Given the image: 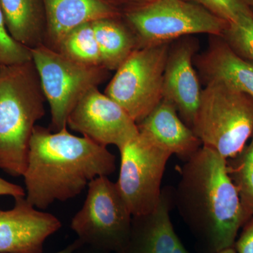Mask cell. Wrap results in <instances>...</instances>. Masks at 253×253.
I'll list each match as a JSON object with an SVG mask.
<instances>
[{
	"instance_id": "6da1fadb",
	"label": "cell",
	"mask_w": 253,
	"mask_h": 253,
	"mask_svg": "<svg viewBox=\"0 0 253 253\" xmlns=\"http://www.w3.org/2000/svg\"><path fill=\"white\" fill-rule=\"evenodd\" d=\"M174 204L194 236L201 253L234 247L249 220L227 163L217 151L202 146L179 169Z\"/></svg>"
},
{
	"instance_id": "7a4b0ae2",
	"label": "cell",
	"mask_w": 253,
	"mask_h": 253,
	"mask_svg": "<svg viewBox=\"0 0 253 253\" xmlns=\"http://www.w3.org/2000/svg\"><path fill=\"white\" fill-rule=\"evenodd\" d=\"M115 155L86 136L73 135L67 128L52 131L33 129L26 172V198L38 210L72 199L98 176L116 171Z\"/></svg>"
},
{
	"instance_id": "3957f363",
	"label": "cell",
	"mask_w": 253,
	"mask_h": 253,
	"mask_svg": "<svg viewBox=\"0 0 253 253\" xmlns=\"http://www.w3.org/2000/svg\"><path fill=\"white\" fill-rule=\"evenodd\" d=\"M46 99L33 60L0 66V169L23 176L36 123Z\"/></svg>"
},
{
	"instance_id": "277c9868",
	"label": "cell",
	"mask_w": 253,
	"mask_h": 253,
	"mask_svg": "<svg viewBox=\"0 0 253 253\" xmlns=\"http://www.w3.org/2000/svg\"><path fill=\"white\" fill-rule=\"evenodd\" d=\"M205 84L191 129L203 146L231 159L253 136V98L224 82Z\"/></svg>"
},
{
	"instance_id": "5b68a950",
	"label": "cell",
	"mask_w": 253,
	"mask_h": 253,
	"mask_svg": "<svg viewBox=\"0 0 253 253\" xmlns=\"http://www.w3.org/2000/svg\"><path fill=\"white\" fill-rule=\"evenodd\" d=\"M122 18L134 33L138 49L194 34L221 36L228 25L201 5L186 0H155L125 11Z\"/></svg>"
},
{
	"instance_id": "8992f818",
	"label": "cell",
	"mask_w": 253,
	"mask_h": 253,
	"mask_svg": "<svg viewBox=\"0 0 253 253\" xmlns=\"http://www.w3.org/2000/svg\"><path fill=\"white\" fill-rule=\"evenodd\" d=\"M131 221L132 215L116 183L101 176L88 185L85 201L73 217L71 228L84 246L116 253L129 240Z\"/></svg>"
},
{
	"instance_id": "52a82bcc",
	"label": "cell",
	"mask_w": 253,
	"mask_h": 253,
	"mask_svg": "<svg viewBox=\"0 0 253 253\" xmlns=\"http://www.w3.org/2000/svg\"><path fill=\"white\" fill-rule=\"evenodd\" d=\"M31 53L50 108L49 129L57 131L67 128L68 118L76 105L107 79L109 71L74 62L44 45L31 49Z\"/></svg>"
},
{
	"instance_id": "ba28073f",
	"label": "cell",
	"mask_w": 253,
	"mask_h": 253,
	"mask_svg": "<svg viewBox=\"0 0 253 253\" xmlns=\"http://www.w3.org/2000/svg\"><path fill=\"white\" fill-rule=\"evenodd\" d=\"M171 43L136 49L116 70L104 94L139 124L163 99L165 68Z\"/></svg>"
},
{
	"instance_id": "9c48e42d",
	"label": "cell",
	"mask_w": 253,
	"mask_h": 253,
	"mask_svg": "<svg viewBox=\"0 0 253 253\" xmlns=\"http://www.w3.org/2000/svg\"><path fill=\"white\" fill-rule=\"evenodd\" d=\"M121 168L116 181L131 215H144L158 206L166 165L172 154L139 134L119 149Z\"/></svg>"
},
{
	"instance_id": "30bf717a",
	"label": "cell",
	"mask_w": 253,
	"mask_h": 253,
	"mask_svg": "<svg viewBox=\"0 0 253 253\" xmlns=\"http://www.w3.org/2000/svg\"><path fill=\"white\" fill-rule=\"evenodd\" d=\"M67 126L101 146L118 149L139 134L137 124L127 113L98 87L88 91L68 118Z\"/></svg>"
},
{
	"instance_id": "8fae6325",
	"label": "cell",
	"mask_w": 253,
	"mask_h": 253,
	"mask_svg": "<svg viewBox=\"0 0 253 253\" xmlns=\"http://www.w3.org/2000/svg\"><path fill=\"white\" fill-rule=\"evenodd\" d=\"M169 46L163 83V99L174 105L179 117L192 128L201 101V89L194 59L197 40L183 37Z\"/></svg>"
},
{
	"instance_id": "7c38bea8",
	"label": "cell",
	"mask_w": 253,
	"mask_h": 253,
	"mask_svg": "<svg viewBox=\"0 0 253 253\" xmlns=\"http://www.w3.org/2000/svg\"><path fill=\"white\" fill-rule=\"evenodd\" d=\"M0 210V253H42L46 240L62 226L57 217L34 207L26 196Z\"/></svg>"
},
{
	"instance_id": "4fadbf2b",
	"label": "cell",
	"mask_w": 253,
	"mask_h": 253,
	"mask_svg": "<svg viewBox=\"0 0 253 253\" xmlns=\"http://www.w3.org/2000/svg\"><path fill=\"white\" fill-rule=\"evenodd\" d=\"M174 191L162 190L158 206L144 215L132 216L130 236L125 247L116 253H173L179 238L170 218Z\"/></svg>"
},
{
	"instance_id": "5bb4252c",
	"label": "cell",
	"mask_w": 253,
	"mask_h": 253,
	"mask_svg": "<svg viewBox=\"0 0 253 253\" xmlns=\"http://www.w3.org/2000/svg\"><path fill=\"white\" fill-rule=\"evenodd\" d=\"M46 28L44 44L57 51L68 33L86 23L106 18L120 17L122 14L102 0H43Z\"/></svg>"
},
{
	"instance_id": "9a60e30c",
	"label": "cell",
	"mask_w": 253,
	"mask_h": 253,
	"mask_svg": "<svg viewBox=\"0 0 253 253\" xmlns=\"http://www.w3.org/2000/svg\"><path fill=\"white\" fill-rule=\"evenodd\" d=\"M137 126L140 134L184 162L203 146L174 105L163 99Z\"/></svg>"
},
{
	"instance_id": "2e32d148",
	"label": "cell",
	"mask_w": 253,
	"mask_h": 253,
	"mask_svg": "<svg viewBox=\"0 0 253 253\" xmlns=\"http://www.w3.org/2000/svg\"><path fill=\"white\" fill-rule=\"evenodd\" d=\"M211 39L207 49L194 59L203 81L224 82L253 98V63L238 56L221 36Z\"/></svg>"
},
{
	"instance_id": "e0dca14e",
	"label": "cell",
	"mask_w": 253,
	"mask_h": 253,
	"mask_svg": "<svg viewBox=\"0 0 253 253\" xmlns=\"http://www.w3.org/2000/svg\"><path fill=\"white\" fill-rule=\"evenodd\" d=\"M0 7L15 41L30 49L43 45L46 28L43 0H0Z\"/></svg>"
},
{
	"instance_id": "ac0fdd59",
	"label": "cell",
	"mask_w": 253,
	"mask_h": 253,
	"mask_svg": "<svg viewBox=\"0 0 253 253\" xmlns=\"http://www.w3.org/2000/svg\"><path fill=\"white\" fill-rule=\"evenodd\" d=\"M99 46L101 66L116 71L134 50L138 49L135 36L122 16L92 22Z\"/></svg>"
},
{
	"instance_id": "d6986e66",
	"label": "cell",
	"mask_w": 253,
	"mask_h": 253,
	"mask_svg": "<svg viewBox=\"0 0 253 253\" xmlns=\"http://www.w3.org/2000/svg\"><path fill=\"white\" fill-rule=\"evenodd\" d=\"M57 51L80 64L102 66L92 22L84 23L70 32L63 38Z\"/></svg>"
},
{
	"instance_id": "ffe728a7",
	"label": "cell",
	"mask_w": 253,
	"mask_h": 253,
	"mask_svg": "<svg viewBox=\"0 0 253 253\" xmlns=\"http://www.w3.org/2000/svg\"><path fill=\"white\" fill-rule=\"evenodd\" d=\"M227 170L234 183L249 219L253 217V134L235 157L226 160Z\"/></svg>"
},
{
	"instance_id": "44dd1931",
	"label": "cell",
	"mask_w": 253,
	"mask_h": 253,
	"mask_svg": "<svg viewBox=\"0 0 253 253\" xmlns=\"http://www.w3.org/2000/svg\"><path fill=\"white\" fill-rule=\"evenodd\" d=\"M221 37L238 56L253 63V15L228 23Z\"/></svg>"
},
{
	"instance_id": "7402d4cb",
	"label": "cell",
	"mask_w": 253,
	"mask_h": 253,
	"mask_svg": "<svg viewBox=\"0 0 253 253\" xmlns=\"http://www.w3.org/2000/svg\"><path fill=\"white\" fill-rule=\"evenodd\" d=\"M31 60V49L20 44L10 35L0 7V66L17 64Z\"/></svg>"
},
{
	"instance_id": "603a6c76",
	"label": "cell",
	"mask_w": 253,
	"mask_h": 253,
	"mask_svg": "<svg viewBox=\"0 0 253 253\" xmlns=\"http://www.w3.org/2000/svg\"><path fill=\"white\" fill-rule=\"evenodd\" d=\"M226 22H236L243 16L253 15L244 0H191Z\"/></svg>"
},
{
	"instance_id": "cb8c5ba5",
	"label": "cell",
	"mask_w": 253,
	"mask_h": 253,
	"mask_svg": "<svg viewBox=\"0 0 253 253\" xmlns=\"http://www.w3.org/2000/svg\"><path fill=\"white\" fill-rule=\"evenodd\" d=\"M241 229L233 248L236 253H253V217Z\"/></svg>"
},
{
	"instance_id": "d4e9b609",
	"label": "cell",
	"mask_w": 253,
	"mask_h": 253,
	"mask_svg": "<svg viewBox=\"0 0 253 253\" xmlns=\"http://www.w3.org/2000/svg\"><path fill=\"white\" fill-rule=\"evenodd\" d=\"M118 9L121 14L125 11L149 4L155 0H102Z\"/></svg>"
},
{
	"instance_id": "484cf974",
	"label": "cell",
	"mask_w": 253,
	"mask_h": 253,
	"mask_svg": "<svg viewBox=\"0 0 253 253\" xmlns=\"http://www.w3.org/2000/svg\"><path fill=\"white\" fill-rule=\"evenodd\" d=\"M9 196L17 198L20 196H26V190L18 184H13L0 177V196Z\"/></svg>"
},
{
	"instance_id": "4316f807",
	"label": "cell",
	"mask_w": 253,
	"mask_h": 253,
	"mask_svg": "<svg viewBox=\"0 0 253 253\" xmlns=\"http://www.w3.org/2000/svg\"><path fill=\"white\" fill-rule=\"evenodd\" d=\"M83 244L77 239L68 246H66L65 249L61 250V251H58V252L55 253H74L76 250L79 249L81 246H83Z\"/></svg>"
},
{
	"instance_id": "83f0119b",
	"label": "cell",
	"mask_w": 253,
	"mask_h": 253,
	"mask_svg": "<svg viewBox=\"0 0 253 253\" xmlns=\"http://www.w3.org/2000/svg\"><path fill=\"white\" fill-rule=\"evenodd\" d=\"M74 253H111L108 252H104V251H98V250L91 249L88 246H81L79 249L76 250Z\"/></svg>"
},
{
	"instance_id": "f1b7e54d",
	"label": "cell",
	"mask_w": 253,
	"mask_h": 253,
	"mask_svg": "<svg viewBox=\"0 0 253 253\" xmlns=\"http://www.w3.org/2000/svg\"><path fill=\"white\" fill-rule=\"evenodd\" d=\"M173 253H190L188 250L184 247V245L181 243V240H179V242L176 244L175 249H174Z\"/></svg>"
},
{
	"instance_id": "f546056e",
	"label": "cell",
	"mask_w": 253,
	"mask_h": 253,
	"mask_svg": "<svg viewBox=\"0 0 253 253\" xmlns=\"http://www.w3.org/2000/svg\"><path fill=\"white\" fill-rule=\"evenodd\" d=\"M219 253H236V252L234 248H230V249L224 250V251H221Z\"/></svg>"
},
{
	"instance_id": "4dcf8cb0",
	"label": "cell",
	"mask_w": 253,
	"mask_h": 253,
	"mask_svg": "<svg viewBox=\"0 0 253 253\" xmlns=\"http://www.w3.org/2000/svg\"><path fill=\"white\" fill-rule=\"evenodd\" d=\"M245 2L246 3L251 9H253V0H244Z\"/></svg>"
}]
</instances>
